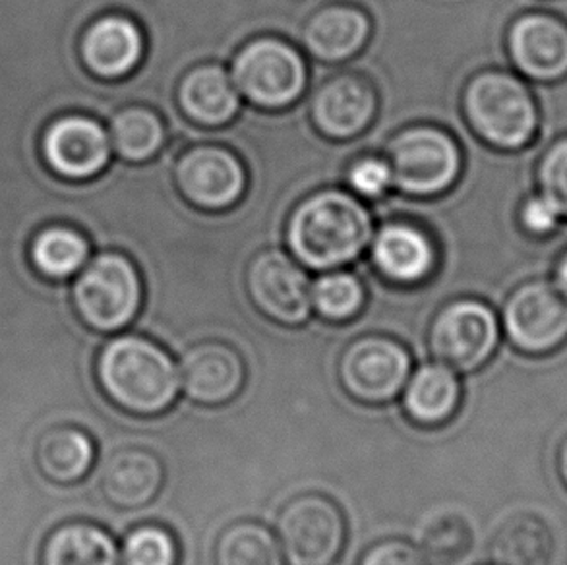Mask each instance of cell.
Masks as SVG:
<instances>
[{
    "label": "cell",
    "instance_id": "7402d4cb",
    "mask_svg": "<svg viewBox=\"0 0 567 565\" xmlns=\"http://www.w3.org/2000/svg\"><path fill=\"white\" fill-rule=\"evenodd\" d=\"M372 113V95L357 80H338L316 101V119L331 136H351L361 131Z\"/></svg>",
    "mask_w": 567,
    "mask_h": 565
},
{
    "label": "cell",
    "instance_id": "1f68e13d",
    "mask_svg": "<svg viewBox=\"0 0 567 565\" xmlns=\"http://www.w3.org/2000/svg\"><path fill=\"white\" fill-rule=\"evenodd\" d=\"M537 191L553 199L567 219V136L554 140L540 155L537 167Z\"/></svg>",
    "mask_w": 567,
    "mask_h": 565
},
{
    "label": "cell",
    "instance_id": "d6986e66",
    "mask_svg": "<svg viewBox=\"0 0 567 565\" xmlns=\"http://www.w3.org/2000/svg\"><path fill=\"white\" fill-rule=\"evenodd\" d=\"M41 565H124V558L109 531L74 521L47 535Z\"/></svg>",
    "mask_w": 567,
    "mask_h": 565
},
{
    "label": "cell",
    "instance_id": "ba28073f",
    "mask_svg": "<svg viewBox=\"0 0 567 565\" xmlns=\"http://www.w3.org/2000/svg\"><path fill=\"white\" fill-rule=\"evenodd\" d=\"M502 326L483 302L461 300L437 314L430 329V351L455 372H476L498 349Z\"/></svg>",
    "mask_w": 567,
    "mask_h": 565
},
{
    "label": "cell",
    "instance_id": "7c38bea8",
    "mask_svg": "<svg viewBox=\"0 0 567 565\" xmlns=\"http://www.w3.org/2000/svg\"><path fill=\"white\" fill-rule=\"evenodd\" d=\"M43 153L56 175L87 181L100 175L111 157L107 134L90 116L69 115L49 124Z\"/></svg>",
    "mask_w": 567,
    "mask_h": 565
},
{
    "label": "cell",
    "instance_id": "9a60e30c",
    "mask_svg": "<svg viewBox=\"0 0 567 565\" xmlns=\"http://www.w3.org/2000/svg\"><path fill=\"white\" fill-rule=\"evenodd\" d=\"M250 290L261 312L285 326H299L310 314L307 277L281 254H266L254 264Z\"/></svg>",
    "mask_w": 567,
    "mask_h": 565
},
{
    "label": "cell",
    "instance_id": "8992f818",
    "mask_svg": "<svg viewBox=\"0 0 567 565\" xmlns=\"http://www.w3.org/2000/svg\"><path fill=\"white\" fill-rule=\"evenodd\" d=\"M140 279L128 261L116 254H101L72 282V302L85 328L115 333L138 312Z\"/></svg>",
    "mask_w": 567,
    "mask_h": 565
},
{
    "label": "cell",
    "instance_id": "4316f807",
    "mask_svg": "<svg viewBox=\"0 0 567 565\" xmlns=\"http://www.w3.org/2000/svg\"><path fill=\"white\" fill-rule=\"evenodd\" d=\"M367 20L353 10H328L307 31L308 45L323 59H343L361 45Z\"/></svg>",
    "mask_w": 567,
    "mask_h": 565
},
{
    "label": "cell",
    "instance_id": "d6a6232c",
    "mask_svg": "<svg viewBox=\"0 0 567 565\" xmlns=\"http://www.w3.org/2000/svg\"><path fill=\"white\" fill-rule=\"evenodd\" d=\"M517 217L522 229L530 237L537 238L553 235L560 229L561 223L566 222L553 199L546 198L545 194L538 191L523 199Z\"/></svg>",
    "mask_w": 567,
    "mask_h": 565
},
{
    "label": "cell",
    "instance_id": "8fae6325",
    "mask_svg": "<svg viewBox=\"0 0 567 565\" xmlns=\"http://www.w3.org/2000/svg\"><path fill=\"white\" fill-rule=\"evenodd\" d=\"M235 78L250 100L268 107H279L297 97L305 82V70L289 47L261 41L238 56Z\"/></svg>",
    "mask_w": 567,
    "mask_h": 565
},
{
    "label": "cell",
    "instance_id": "d590c367",
    "mask_svg": "<svg viewBox=\"0 0 567 565\" xmlns=\"http://www.w3.org/2000/svg\"><path fill=\"white\" fill-rule=\"evenodd\" d=\"M553 281L567 297V248L560 254L553 271Z\"/></svg>",
    "mask_w": 567,
    "mask_h": 565
},
{
    "label": "cell",
    "instance_id": "5b68a950",
    "mask_svg": "<svg viewBox=\"0 0 567 565\" xmlns=\"http://www.w3.org/2000/svg\"><path fill=\"white\" fill-rule=\"evenodd\" d=\"M276 531L289 565H333L347 541L346 515L323 494L292 497L277 515Z\"/></svg>",
    "mask_w": 567,
    "mask_h": 565
},
{
    "label": "cell",
    "instance_id": "ac0fdd59",
    "mask_svg": "<svg viewBox=\"0 0 567 565\" xmlns=\"http://www.w3.org/2000/svg\"><path fill=\"white\" fill-rule=\"evenodd\" d=\"M95 442L78 427H53L39 435L35 443V466L53 484L69 486L84 481L95 463Z\"/></svg>",
    "mask_w": 567,
    "mask_h": 565
},
{
    "label": "cell",
    "instance_id": "277c9868",
    "mask_svg": "<svg viewBox=\"0 0 567 565\" xmlns=\"http://www.w3.org/2000/svg\"><path fill=\"white\" fill-rule=\"evenodd\" d=\"M502 326L515 351L545 359L567 345V297L553 279H530L506 298Z\"/></svg>",
    "mask_w": 567,
    "mask_h": 565
},
{
    "label": "cell",
    "instance_id": "4dcf8cb0",
    "mask_svg": "<svg viewBox=\"0 0 567 565\" xmlns=\"http://www.w3.org/2000/svg\"><path fill=\"white\" fill-rule=\"evenodd\" d=\"M318 312L330 320H347L359 312L362 305V289L354 277L346 274L326 276L316 282L312 292Z\"/></svg>",
    "mask_w": 567,
    "mask_h": 565
},
{
    "label": "cell",
    "instance_id": "f546056e",
    "mask_svg": "<svg viewBox=\"0 0 567 565\" xmlns=\"http://www.w3.org/2000/svg\"><path fill=\"white\" fill-rule=\"evenodd\" d=\"M124 565H178L177 536L162 525L132 528L124 538Z\"/></svg>",
    "mask_w": 567,
    "mask_h": 565
},
{
    "label": "cell",
    "instance_id": "603a6c76",
    "mask_svg": "<svg viewBox=\"0 0 567 565\" xmlns=\"http://www.w3.org/2000/svg\"><path fill=\"white\" fill-rule=\"evenodd\" d=\"M90 256L87 238L64 225H51L39 230L31 240V261L41 276L49 279H70L84 268Z\"/></svg>",
    "mask_w": 567,
    "mask_h": 565
},
{
    "label": "cell",
    "instance_id": "83f0119b",
    "mask_svg": "<svg viewBox=\"0 0 567 565\" xmlns=\"http://www.w3.org/2000/svg\"><path fill=\"white\" fill-rule=\"evenodd\" d=\"M475 533L460 513H442L422 533V551L432 564L453 565L473 551Z\"/></svg>",
    "mask_w": 567,
    "mask_h": 565
},
{
    "label": "cell",
    "instance_id": "ffe728a7",
    "mask_svg": "<svg viewBox=\"0 0 567 565\" xmlns=\"http://www.w3.org/2000/svg\"><path fill=\"white\" fill-rule=\"evenodd\" d=\"M178 178L186 194L204 206L229 204L243 188V171L237 161L217 150H198L186 155Z\"/></svg>",
    "mask_w": 567,
    "mask_h": 565
},
{
    "label": "cell",
    "instance_id": "7a4b0ae2",
    "mask_svg": "<svg viewBox=\"0 0 567 565\" xmlns=\"http://www.w3.org/2000/svg\"><path fill=\"white\" fill-rule=\"evenodd\" d=\"M370 219L361 204L338 192L320 194L300 207L291 223V245L302 260L330 268L361 253Z\"/></svg>",
    "mask_w": 567,
    "mask_h": 565
},
{
    "label": "cell",
    "instance_id": "4fadbf2b",
    "mask_svg": "<svg viewBox=\"0 0 567 565\" xmlns=\"http://www.w3.org/2000/svg\"><path fill=\"white\" fill-rule=\"evenodd\" d=\"M393 173L405 191L436 192L457 175L460 157L452 140L434 131H413L391 147Z\"/></svg>",
    "mask_w": 567,
    "mask_h": 565
},
{
    "label": "cell",
    "instance_id": "3957f363",
    "mask_svg": "<svg viewBox=\"0 0 567 565\" xmlns=\"http://www.w3.org/2000/svg\"><path fill=\"white\" fill-rule=\"evenodd\" d=\"M467 115L475 131L499 150L517 152L537 136L535 93L515 74L486 72L475 78L468 85Z\"/></svg>",
    "mask_w": 567,
    "mask_h": 565
},
{
    "label": "cell",
    "instance_id": "9c48e42d",
    "mask_svg": "<svg viewBox=\"0 0 567 565\" xmlns=\"http://www.w3.org/2000/svg\"><path fill=\"white\" fill-rule=\"evenodd\" d=\"M507 51L529 82L567 76V22L550 12H523L507 31Z\"/></svg>",
    "mask_w": 567,
    "mask_h": 565
},
{
    "label": "cell",
    "instance_id": "44dd1931",
    "mask_svg": "<svg viewBox=\"0 0 567 565\" xmlns=\"http://www.w3.org/2000/svg\"><path fill=\"white\" fill-rule=\"evenodd\" d=\"M491 558L494 565H550L553 528L537 513H514L492 536Z\"/></svg>",
    "mask_w": 567,
    "mask_h": 565
},
{
    "label": "cell",
    "instance_id": "e575fe53",
    "mask_svg": "<svg viewBox=\"0 0 567 565\" xmlns=\"http://www.w3.org/2000/svg\"><path fill=\"white\" fill-rule=\"evenodd\" d=\"M391 181V171L388 165L380 161H362L351 173V183L357 191L367 194V196H378L382 194Z\"/></svg>",
    "mask_w": 567,
    "mask_h": 565
},
{
    "label": "cell",
    "instance_id": "836d02e7",
    "mask_svg": "<svg viewBox=\"0 0 567 565\" xmlns=\"http://www.w3.org/2000/svg\"><path fill=\"white\" fill-rule=\"evenodd\" d=\"M359 565H432L422 548L401 538H385L362 554Z\"/></svg>",
    "mask_w": 567,
    "mask_h": 565
},
{
    "label": "cell",
    "instance_id": "8d00e7d4",
    "mask_svg": "<svg viewBox=\"0 0 567 565\" xmlns=\"http://www.w3.org/2000/svg\"><path fill=\"white\" fill-rule=\"evenodd\" d=\"M556 471H558L564 489L567 490V434L561 438L558 451H556Z\"/></svg>",
    "mask_w": 567,
    "mask_h": 565
},
{
    "label": "cell",
    "instance_id": "52a82bcc",
    "mask_svg": "<svg viewBox=\"0 0 567 565\" xmlns=\"http://www.w3.org/2000/svg\"><path fill=\"white\" fill-rule=\"evenodd\" d=\"M411 355L390 337L369 336L347 347L338 364L341 388L362 405H385L405 388Z\"/></svg>",
    "mask_w": 567,
    "mask_h": 565
},
{
    "label": "cell",
    "instance_id": "cb8c5ba5",
    "mask_svg": "<svg viewBox=\"0 0 567 565\" xmlns=\"http://www.w3.org/2000/svg\"><path fill=\"white\" fill-rule=\"evenodd\" d=\"M215 565H285L274 533L254 521L233 523L215 543Z\"/></svg>",
    "mask_w": 567,
    "mask_h": 565
},
{
    "label": "cell",
    "instance_id": "2e32d148",
    "mask_svg": "<svg viewBox=\"0 0 567 565\" xmlns=\"http://www.w3.org/2000/svg\"><path fill=\"white\" fill-rule=\"evenodd\" d=\"M409 421L422 428L444 427L457 414L463 398L460 376L445 364H424L409 376L403 388Z\"/></svg>",
    "mask_w": 567,
    "mask_h": 565
},
{
    "label": "cell",
    "instance_id": "6da1fadb",
    "mask_svg": "<svg viewBox=\"0 0 567 565\" xmlns=\"http://www.w3.org/2000/svg\"><path fill=\"white\" fill-rule=\"evenodd\" d=\"M95 374L103 396L134 417L167 413L181 391V376L169 352L138 336L109 341L97 357Z\"/></svg>",
    "mask_w": 567,
    "mask_h": 565
},
{
    "label": "cell",
    "instance_id": "d4e9b609",
    "mask_svg": "<svg viewBox=\"0 0 567 565\" xmlns=\"http://www.w3.org/2000/svg\"><path fill=\"white\" fill-rule=\"evenodd\" d=\"M374 256L383 274L399 281L421 279L432 261L429 243L416 230L405 227L383 230L378 238Z\"/></svg>",
    "mask_w": 567,
    "mask_h": 565
},
{
    "label": "cell",
    "instance_id": "e0dca14e",
    "mask_svg": "<svg viewBox=\"0 0 567 565\" xmlns=\"http://www.w3.org/2000/svg\"><path fill=\"white\" fill-rule=\"evenodd\" d=\"M80 53L95 76L113 80L136 66L142 54V35L123 16H105L84 31Z\"/></svg>",
    "mask_w": 567,
    "mask_h": 565
},
{
    "label": "cell",
    "instance_id": "f1b7e54d",
    "mask_svg": "<svg viewBox=\"0 0 567 565\" xmlns=\"http://www.w3.org/2000/svg\"><path fill=\"white\" fill-rule=\"evenodd\" d=\"M116 150L126 160H146L162 144V126L152 113L131 109L116 116L111 124Z\"/></svg>",
    "mask_w": 567,
    "mask_h": 565
},
{
    "label": "cell",
    "instance_id": "5bb4252c",
    "mask_svg": "<svg viewBox=\"0 0 567 565\" xmlns=\"http://www.w3.org/2000/svg\"><path fill=\"white\" fill-rule=\"evenodd\" d=\"M163 486L162 458L144 448L115 451L101 471V494L121 512H136L152 504L162 494Z\"/></svg>",
    "mask_w": 567,
    "mask_h": 565
},
{
    "label": "cell",
    "instance_id": "30bf717a",
    "mask_svg": "<svg viewBox=\"0 0 567 565\" xmlns=\"http://www.w3.org/2000/svg\"><path fill=\"white\" fill-rule=\"evenodd\" d=\"M178 376L181 390L192 403L223 407L237 399L245 388V360L229 345L207 341L186 352Z\"/></svg>",
    "mask_w": 567,
    "mask_h": 565
},
{
    "label": "cell",
    "instance_id": "484cf974",
    "mask_svg": "<svg viewBox=\"0 0 567 565\" xmlns=\"http://www.w3.org/2000/svg\"><path fill=\"white\" fill-rule=\"evenodd\" d=\"M183 103L194 119L217 124L235 113L237 93L221 70L202 69L188 76L183 85Z\"/></svg>",
    "mask_w": 567,
    "mask_h": 565
}]
</instances>
